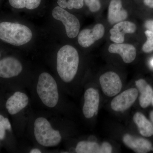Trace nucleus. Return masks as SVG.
<instances>
[{
  "instance_id": "27",
  "label": "nucleus",
  "mask_w": 153,
  "mask_h": 153,
  "mask_svg": "<svg viewBox=\"0 0 153 153\" xmlns=\"http://www.w3.org/2000/svg\"><path fill=\"white\" fill-rule=\"evenodd\" d=\"M57 4L62 8L64 9L67 7V2L66 0H58Z\"/></svg>"
},
{
  "instance_id": "17",
  "label": "nucleus",
  "mask_w": 153,
  "mask_h": 153,
  "mask_svg": "<svg viewBox=\"0 0 153 153\" xmlns=\"http://www.w3.org/2000/svg\"><path fill=\"white\" fill-rule=\"evenodd\" d=\"M100 148L97 143L82 141L77 143L75 152L77 153H99Z\"/></svg>"
},
{
  "instance_id": "30",
  "label": "nucleus",
  "mask_w": 153,
  "mask_h": 153,
  "mask_svg": "<svg viewBox=\"0 0 153 153\" xmlns=\"http://www.w3.org/2000/svg\"><path fill=\"white\" fill-rule=\"evenodd\" d=\"M150 117L152 122L153 123V111H152L150 114Z\"/></svg>"
},
{
  "instance_id": "8",
  "label": "nucleus",
  "mask_w": 153,
  "mask_h": 153,
  "mask_svg": "<svg viewBox=\"0 0 153 153\" xmlns=\"http://www.w3.org/2000/svg\"><path fill=\"white\" fill-rule=\"evenodd\" d=\"M23 70V66L19 60L13 57L0 60V78L9 79L18 76Z\"/></svg>"
},
{
  "instance_id": "22",
  "label": "nucleus",
  "mask_w": 153,
  "mask_h": 153,
  "mask_svg": "<svg viewBox=\"0 0 153 153\" xmlns=\"http://www.w3.org/2000/svg\"><path fill=\"white\" fill-rule=\"evenodd\" d=\"M84 2L89 10L92 12H97L101 7L99 0H84Z\"/></svg>"
},
{
  "instance_id": "6",
  "label": "nucleus",
  "mask_w": 153,
  "mask_h": 153,
  "mask_svg": "<svg viewBox=\"0 0 153 153\" xmlns=\"http://www.w3.org/2000/svg\"><path fill=\"white\" fill-rule=\"evenodd\" d=\"M100 82L103 93L107 96L114 97L120 92L122 83L117 73L108 71L102 74L100 78Z\"/></svg>"
},
{
  "instance_id": "31",
  "label": "nucleus",
  "mask_w": 153,
  "mask_h": 153,
  "mask_svg": "<svg viewBox=\"0 0 153 153\" xmlns=\"http://www.w3.org/2000/svg\"><path fill=\"white\" fill-rule=\"evenodd\" d=\"M150 64H151V66H153V58L152 59V60H151Z\"/></svg>"
},
{
  "instance_id": "20",
  "label": "nucleus",
  "mask_w": 153,
  "mask_h": 153,
  "mask_svg": "<svg viewBox=\"0 0 153 153\" xmlns=\"http://www.w3.org/2000/svg\"><path fill=\"white\" fill-rule=\"evenodd\" d=\"M147 41L143 46V50L146 53H150L153 51V32L147 30L145 32Z\"/></svg>"
},
{
  "instance_id": "28",
  "label": "nucleus",
  "mask_w": 153,
  "mask_h": 153,
  "mask_svg": "<svg viewBox=\"0 0 153 153\" xmlns=\"http://www.w3.org/2000/svg\"><path fill=\"white\" fill-rule=\"evenodd\" d=\"M144 3L149 7L153 8V0H144Z\"/></svg>"
},
{
  "instance_id": "10",
  "label": "nucleus",
  "mask_w": 153,
  "mask_h": 153,
  "mask_svg": "<svg viewBox=\"0 0 153 153\" xmlns=\"http://www.w3.org/2000/svg\"><path fill=\"white\" fill-rule=\"evenodd\" d=\"M82 112L85 118H91L98 111L100 96L98 91L90 88L85 91Z\"/></svg>"
},
{
  "instance_id": "26",
  "label": "nucleus",
  "mask_w": 153,
  "mask_h": 153,
  "mask_svg": "<svg viewBox=\"0 0 153 153\" xmlns=\"http://www.w3.org/2000/svg\"><path fill=\"white\" fill-rule=\"evenodd\" d=\"M145 27L149 31L153 32V20H149L145 23Z\"/></svg>"
},
{
  "instance_id": "13",
  "label": "nucleus",
  "mask_w": 153,
  "mask_h": 153,
  "mask_svg": "<svg viewBox=\"0 0 153 153\" xmlns=\"http://www.w3.org/2000/svg\"><path fill=\"white\" fill-rule=\"evenodd\" d=\"M110 53L118 54L120 55L125 63H131L136 57V50L133 45L129 44H114L108 48Z\"/></svg>"
},
{
  "instance_id": "24",
  "label": "nucleus",
  "mask_w": 153,
  "mask_h": 153,
  "mask_svg": "<svg viewBox=\"0 0 153 153\" xmlns=\"http://www.w3.org/2000/svg\"><path fill=\"white\" fill-rule=\"evenodd\" d=\"M112 149L109 143L104 142L100 148L99 153H111L112 152Z\"/></svg>"
},
{
  "instance_id": "5",
  "label": "nucleus",
  "mask_w": 153,
  "mask_h": 153,
  "mask_svg": "<svg viewBox=\"0 0 153 153\" xmlns=\"http://www.w3.org/2000/svg\"><path fill=\"white\" fill-rule=\"evenodd\" d=\"M52 16L54 19L63 23L68 37L74 38L77 36L80 25L79 20L75 16L60 7L54 8L52 10Z\"/></svg>"
},
{
  "instance_id": "16",
  "label": "nucleus",
  "mask_w": 153,
  "mask_h": 153,
  "mask_svg": "<svg viewBox=\"0 0 153 153\" xmlns=\"http://www.w3.org/2000/svg\"><path fill=\"white\" fill-rule=\"evenodd\" d=\"M133 120L142 135L145 137L153 135V125L143 114L137 112L134 115Z\"/></svg>"
},
{
  "instance_id": "21",
  "label": "nucleus",
  "mask_w": 153,
  "mask_h": 153,
  "mask_svg": "<svg viewBox=\"0 0 153 153\" xmlns=\"http://www.w3.org/2000/svg\"><path fill=\"white\" fill-rule=\"evenodd\" d=\"M110 39L113 42L117 44L123 43L124 41L125 35L121 33L116 29L113 28L110 30Z\"/></svg>"
},
{
  "instance_id": "34",
  "label": "nucleus",
  "mask_w": 153,
  "mask_h": 153,
  "mask_svg": "<svg viewBox=\"0 0 153 153\" xmlns=\"http://www.w3.org/2000/svg\"><path fill=\"white\" fill-rule=\"evenodd\" d=\"M1 54H0V57H1Z\"/></svg>"
},
{
  "instance_id": "12",
  "label": "nucleus",
  "mask_w": 153,
  "mask_h": 153,
  "mask_svg": "<svg viewBox=\"0 0 153 153\" xmlns=\"http://www.w3.org/2000/svg\"><path fill=\"white\" fill-rule=\"evenodd\" d=\"M125 144L138 153H146L153 151L152 143L148 140L142 138L136 137L130 134H126L123 138Z\"/></svg>"
},
{
  "instance_id": "18",
  "label": "nucleus",
  "mask_w": 153,
  "mask_h": 153,
  "mask_svg": "<svg viewBox=\"0 0 153 153\" xmlns=\"http://www.w3.org/2000/svg\"><path fill=\"white\" fill-rule=\"evenodd\" d=\"M10 4L16 9L26 8L32 10L37 8L40 5L41 0H9Z\"/></svg>"
},
{
  "instance_id": "33",
  "label": "nucleus",
  "mask_w": 153,
  "mask_h": 153,
  "mask_svg": "<svg viewBox=\"0 0 153 153\" xmlns=\"http://www.w3.org/2000/svg\"><path fill=\"white\" fill-rule=\"evenodd\" d=\"M0 106H1V100H0Z\"/></svg>"
},
{
  "instance_id": "15",
  "label": "nucleus",
  "mask_w": 153,
  "mask_h": 153,
  "mask_svg": "<svg viewBox=\"0 0 153 153\" xmlns=\"http://www.w3.org/2000/svg\"><path fill=\"white\" fill-rule=\"evenodd\" d=\"M140 95L139 97L140 105L146 108L152 103L153 97V90L152 87L143 79H140L135 82Z\"/></svg>"
},
{
  "instance_id": "32",
  "label": "nucleus",
  "mask_w": 153,
  "mask_h": 153,
  "mask_svg": "<svg viewBox=\"0 0 153 153\" xmlns=\"http://www.w3.org/2000/svg\"><path fill=\"white\" fill-rule=\"evenodd\" d=\"M151 104H152V105L153 106V97L152 100V103H151Z\"/></svg>"
},
{
  "instance_id": "4",
  "label": "nucleus",
  "mask_w": 153,
  "mask_h": 153,
  "mask_svg": "<svg viewBox=\"0 0 153 153\" xmlns=\"http://www.w3.org/2000/svg\"><path fill=\"white\" fill-rule=\"evenodd\" d=\"M37 92L43 104L49 108L57 105L59 93L57 82L53 76L47 72H43L38 78Z\"/></svg>"
},
{
  "instance_id": "7",
  "label": "nucleus",
  "mask_w": 153,
  "mask_h": 153,
  "mask_svg": "<svg viewBox=\"0 0 153 153\" xmlns=\"http://www.w3.org/2000/svg\"><path fill=\"white\" fill-rule=\"evenodd\" d=\"M138 91L135 88L125 90L117 96L111 103V108L117 112H123L128 109L136 100Z\"/></svg>"
},
{
  "instance_id": "35",
  "label": "nucleus",
  "mask_w": 153,
  "mask_h": 153,
  "mask_svg": "<svg viewBox=\"0 0 153 153\" xmlns=\"http://www.w3.org/2000/svg\"></svg>"
},
{
  "instance_id": "3",
  "label": "nucleus",
  "mask_w": 153,
  "mask_h": 153,
  "mask_svg": "<svg viewBox=\"0 0 153 153\" xmlns=\"http://www.w3.org/2000/svg\"><path fill=\"white\" fill-rule=\"evenodd\" d=\"M34 135L41 146L52 147L58 146L62 140L60 131L52 127L46 118H37L34 122Z\"/></svg>"
},
{
  "instance_id": "2",
  "label": "nucleus",
  "mask_w": 153,
  "mask_h": 153,
  "mask_svg": "<svg viewBox=\"0 0 153 153\" xmlns=\"http://www.w3.org/2000/svg\"><path fill=\"white\" fill-rule=\"evenodd\" d=\"M33 37L32 31L24 25L10 22L0 23V39L15 46L25 45Z\"/></svg>"
},
{
  "instance_id": "25",
  "label": "nucleus",
  "mask_w": 153,
  "mask_h": 153,
  "mask_svg": "<svg viewBox=\"0 0 153 153\" xmlns=\"http://www.w3.org/2000/svg\"><path fill=\"white\" fill-rule=\"evenodd\" d=\"M7 131L3 122L0 119V141L5 139Z\"/></svg>"
},
{
  "instance_id": "14",
  "label": "nucleus",
  "mask_w": 153,
  "mask_h": 153,
  "mask_svg": "<svg viewBox=\"0 0 153 153\" xmlns=\"http://www.w3.org/2000/svg\"><path fill=\"white\" fill-rule=\"evenodd\" d=\"M127 11L123 8L121 0H111L108 7V19L110 24L123 22L127 18Z\"/></svg>"
},
{
  "instance_id": "9",
  "label": "nucleus",
  "mask_w": 153,
  "mask_h": 153,
  "mask_svg": "<svg viewBox=\"0 0 153 153\" xmlns=\"http://www.w3.org/2000/svg\"><path fill=\"white\" fill-rule=\"evenodd\" d=\"M104 33V27L100 24L96 25L92 29H84L78 35V43L81 47L88 48L101 39Z\"/></svg>"
},
{
  "instance_id": "29",
  "label": "nucleus",
  "mask_w": 153,
  "mask_h": 153,
  "mask_svg": "<svg viewBox=\"0 0 153 153\" xmlns=\"http://www.w3.org/2000/svg\"><path fill=\"white\" fill-rule=\"evenodd\" d=\"M30 153H41V151L38 149H34L30 151Z\"/></svg>"
},
{
  "instance_id": "11",
  "label": "nucleus",
  "mask_w": 153,
  "mask_h": 153,
  "mask_svg": "<svg viewBox=\"0 0 153 153\" xmlns=\"http://www.w3.org/2000/svg\"><path fill=\"white\" fill-rule=\"evenodd\" d=\"M29 102V97L26 94L17 91L7 99L5 106L9 114L14 115L27 106Z\"/></svg>"
},
{
  "instance_id": "19",
  "label": "nucleus",
  "mask_w": 153,
  "mask_h": 153,
  "mask_svg": "<svg viewBox=\"0 0 153 153\" xmlns=\"http://www.w3.org/2000/svg\"><path fill=\"white\" fill-rule=\"evenodd\" d=\"M113 28L124 35L127 33H133L136 30V25L134 23L128 21L119 22L114 26Z\"/></svg>"
},
{
  "instance_id": "1",
  "label": "nucleus",
  "mask_w": 153,
  "mask_h": 153,
  "mask_svg": "<svg viewBox=\"0 0 153 153\" xmlns=\"http://www.w3.org/2000/svg\"><path fill=\"white\" fill-rule=\"evenodd\" d=\"M79 63V55L74 47L66 45L59 49L57 53V70L63 82H69L74 79Z\"/></svg>"
},
{
  "instance_id": "23",
  "label": "nucleus",
  "mask_w": 153,
  "mask_h": 153,
  "mask_svg": "<svg viewBox=\"0 0 153 153\" xmlns=\"http://www.w3.org/2000/svg\"><path fill=\"white\" fill-rule=\"evenodd\" d=\"M83 0H68L67 2V7L69 10L74 8L79 9L83 7Z\"/></svg>"
}]
</instances>
